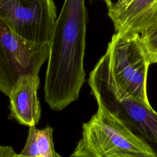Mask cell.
I'll return each instance as SVG.
<instances>
[{"label": "cell", "mask_w": 157, "mask_h": 157, "mask_svg": "<svg viewBox=\"0 0 157 157\" xmlns=\"http://www.w3.org/2000/svg\"><path fill=\"white\" fill-rule=\"evenodd\" d=\"M53 131L50 126L42 129L30 126L25 145L20 154L24 157H63L55 151Z\"/></svg>", "instance_id": "cell-9"}, {"label": "cell", "mask_w": 157, "mask_h": 157, "mask_svg": "<svg viewBox=\"0 0 157 157\" xmlns=\"http://www.w3.org/2000/svg\"><path fill=\"white\" fill-rule=\"evenodd\" d=\"M131 1L132 0H117L116 2L113 3L112 6L107 9L110 18H112L123 11Z\"/></svg>", "instance_id": "cell-11"}, {"label": "cell", "mask_w": 157, "mask_h": 157, "mask_svg": "<svg viewBox=\"0 0 157 157\" xmlns=\"http://www.w3.org/2000/svg\"><path fill=\"white\" fill-rule=\"evenodd\" d=\"M140 40L151 64L157 63V18L140 34Z\"/></svg>", "instance_id": "cell-10"}, {"label": "cell", "mask_w": 157, "mask_h": 157, "mask_svg": "<svg viewBox=\"0 0 157 157\" xmlns=\"http://www.w3.org/2000/svg\"><path fill=\"white\" fill-rule=\"evenodd\" d=\"M102 1H104L105 2V4L107 5V9L110 8L113 5V2H112V0H102Z\"/></svg>", "instance_id": "cell-13"}, {"label": "cell", "mask_w": 157, "mask_h": 157, "mask_svg": "<svg viewBox=\"0 0 157 157\" xmlns=\"http://www.w3.org/2000/svg\"><path fill=\"white\" fill-rule=\"evenodd\" d=\"M157 157L114 115L99 106L83 124L82 137L71 157H108L117 154Z\"/></svg>", "instance_id": "cell-3"}, {"label": "cell", "mask_w": 157, "mask_h": 157, "mask_svg": "<svg viewBox=\"0 0 157 157\" xmlns=\"http://www.w3.org/2000/svg\"><path fill=\"white\" fill-rule=\"evenodd\" d=\"M86 17L85 0H64L50 44L44 85L45 100L53 110L77 101L85 81Z\"/></svg>", "instance_id": "cell-1"}, {"label": "cell", "mask_w": 157, "mask_h": 157, "mask_svg": "<svg viewBox=\"0 0 157 157\" xmlns=\"http://www.w3.org/2000/svg\"><path fill=\"white\" fill-rule=\"evenodd\" d=\"M157 0H132L125 9L111 18L115 33L140 34L156 18Z\"/></svg>", "instance_id": "cell-8"}, {"label": "cell", "mask_w": 157, "mask_h": 157, "mask_svg": "<svg viewBox=\"0 0 157 157\" xmlns=\"http://www.w3.org/2000/svg\"><path fill=\"white\" fill-rule=\"evenodd\" d=\"M88 82L98 105L117 117L157 156V112L117 88L107 50L90 72Z\"/></svg>", "instance_id": "cell-2"}, {"label": "cell", "mask_w": 157, "mask_h": 157, "mask_svg": "<svg viewBox=\"0 0 157 157\" xmlns=\"http://www.w3.org/2000/svg\"><path fill=\"white\" fill-rule=\"evenodd\" d=\"M38 75H27L21 77L11 89L10 117L20 124L29 127L38 124L41 109L37 96L39 85Z\"/></svg>", "instance_id": "cell-7"}, {"label": "cell", "mask_w": 157, "mask_h": 157, "mask_svg": "<svg viewBox=\"0 0 157 157\" xmlns=\"http://www.w3.org/2000/svg\"><path fill=\"white\" fill-rule=\"evenodd\" d=\"M110 68L116 86L148 107L147 80L149 63L139 34L115 33L107 48Z\"/></svg>", "instance_id": "cell-4"}, {"label": "cell", "mask_w": 157, "mask_h": 157, "mask_svg": "<svg viewBox=\"0 0 157 157\" xmlns=\"http://www.w3.org/2000/svg\"><path fill=\"white\" fill-rule=\"evenodd\" d=\"M0 40L7 62L5 95L21 77L38 75L42 65L48 59L50 45L26 40L12 31L0 20Z\"/></svg>", "instance_id": "cell-6"}, {"label": "cell", "mask_w": 157, "mask_h": 157, "mask_svg": "<svg viewBox=\"0 0 157 157\" xmlns=\"http://www.w3.org/2000/svg\"><path fill=\"white\" fill-rule=\"evenodd\" d=\"M56 19L53 0H0V20L26 40L50 45Z\"/></svg>", "instance_id": "cell-5"}, {"label": "cell", "mask_w": 157, "mask_h": 157, "mask_svg": "<svg viewBox=\"0 0 157 157\" xmlns=\"http://www.w3.org/2000/svg\"><path fill=\"white\" fill-rule=\"evenodd\" d=\"M156 18H157V13H156Z\"/></svg>", "instance_id": "cell-15"}, {"label": "cell", "mask_w": 157, "mask_h": 157, "mask_svg": "<svg viewBox=\"0 0 157 157\" xmlns=\"http://www.w3.org/2000/svg\"><path fill=\"white\" fill-rule=\"evenodd\" d=\"M108 157H153V156H136V155H132L130 154L123 153V154H117L115 155H112Z\"/></svg>", "instance_id": "cell-12"}, {"label": "cell", "mask_w": 157, "mask_h": 157, "mask_svg": "<svg viewBox=\"0 0 157 157\" xmlns=\"http://www.w3.org/2000/svg\"><path fill=\"white\" fill-rule=\"evenodd\" d=\"M14 157H24V156H23L21 155L20 154H16V155L14 156Z\"/></svg>", "instance_id": "cell-14"}]
</instances>
